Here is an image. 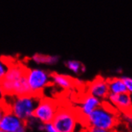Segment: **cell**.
Segmentation results:
<instances>
[{
	"label": "cell",
	"instance_id": "7c38bea8",
	"mask_svg": "<svg viewBox=\"0 0 132 132\" xmlns=\"http://www.w3.org/2000/svg\"><path fill=\"white\" fill-rule=\"evenodd\" d=\"M30 60L38 66H53L59 63V62L60 61V56L57 55L35 53L30 57Z\"/></svg>",
	"mask_w": 132,
	"mask_h": 132
},
{
	"label": "cell",
	"instance_id": "7a4b0ae2",
	"mask_svg": "<svg viewBox=\"0 0 132 132\" xmlns=\"http://www.w3.org/2000/svg\"><path fill=\"white\" fill-rule=\"evenodd\" d=\"M120 112L107 101H103L99 106L93 111L87 117L81 121L86 127H94L107 130H114L119 124Z\"/></svg>",
	"mask_w": 132,
	"mask_h": 132
},
{
	"label": "cell",
	"instance_id": "277c9868",
	"mask_svg": "<svg viewBox=\"0 0 132 132\" xmlns=\"http://www.w3.org/2000/svg\"><path fill=\"white\" fill-rule=\"evenodd\" d=\"M26 79L30 94L43 96L44 90L51 84V73L43 67H27Z\"/></svg>",
	"mask_w": 132,
	"mask_h": 132
},
{
	"label": "cell",
	"instance_id": "d6986e66",
	"mask_svg": "<svg viewBox=\"0 0 132 132\" xmlns=\"http://www.w3.org/2000/svg\"><path fill=\"white\" fill-rule=\"evenodd\" d=\"M44 130L46 132H59L57 129L55 127V126L53 125L52 122L44 124Z\"/></svg>",
	"mask_w": 132,
	"mask_h": 132
},
{
	"label": "cell",
	"instance_id": "44dd1931",
	"mask_svg": "<svg viewBox=\"0 0 132 132\" xmlns=\"http://www.w3.org/2000/svg\"><path fill=\"white\" fill-rule=\"evenodd\" d=\"M79 132H90V131L89 130V129H88L87 127H84V128H83V129H82Z\"/></svg>",
	"mask_w": 132,
	"mask_h": 132
},
{
	"label": "cell",
	"instance_id": "9c48e42d",
	"mask_svg": "<svg viewBox=\"0 0 132 132\" xmlns=\"http://www.w3.org/2000/svg\"><path fill=\"white\" fill-rule=\"evenodd\" d=\"M106 101L120 113H132L131 98L130 95L127 92L118 95L109 94Z\"/></svg>",
	"mask_w": 132,
	"mask_h": 132
},
{
	"label": "cell",
	"instance_id": "ba28073f",
	"mask_svg": "<svg viewBox=\"0 0 132 132\" xmlns=\"http://www.w3.org/2000/svg\"><path fill=\"white\" fill-rule=\"evenodd\" d=\"M87 93L102 101H106L110 94L106 79L97 76L87 84Z\"/></svg>",
	"mask_w": 132,
	"mask_h": 132
},
{
	"label": "cell",
	"instance_id": "30bf717a",
	"mask_svg": "<svg viewBox=\"0 0 132 132\" xmlns=\"http://www.w3.org/2000/svg\"><path fill=\"white\" fill-rule=\"evenodd\" d=\"M103 102V101L100 100L87 93L80 100V102L79 103V106L76 108L77 111L79 115L80 122L82 120H83L85 118L87 117L95 109H96L98 106H99L102 104Z\"/></svg>",
	"mask_w": 132,
	"mask_h": 132
},
{
	"label": "cell",
	"instance_id": "5bb4252c",
	"mask_svg": "<svg viewBox=\"0 0 132 132\" xmlns=\"http://www.w3.org/2000/svg\"><path fill=\"white\" fill-rule=\"evenodd\" d=\"M65 67L75 75H81L86 71V67L80 61L75 59H68L64 63Z\"/></svg>",
	"mask_w": 132,
	"mask_h": 132
},
{
	"label": "cell",
	"instance_id": "52a82bcc",
	"mask_svg": "<svg viewBox=\"0 0 132 132\" xmlns=\"http://www.w3.org/2000/svg\"><path fill=\"white\" fill-rule=\"evenodd\" d=\"M0 129L6 132H26L27 122L7 111L0 121Z\"/></svg>",
	"mask_w": 132,
	"mask_h": 132
},
{
	"label": "cell",
	"instance_id": "8fae6325",
	"mask_svg": "<svg viewBox=\"0 0 132 132\" xmlns=\"http://www.w3.org/2000/svg\"><path fill=\"white\" fill-rule=\"evenodd\" d=\"M51 84L61 89L70 90L75 86V79L65 74L51 73Z\"/></svg>",
	"mask_w": 132,
	"mask_h": 132
},
{
	"label": "cell",
	"instance_id": "9a60e30c",
	"mask_svg": "<svg viewBox=\"0 0 132 132\" xmlns=\"http://www.w3.org/2000/svg\"><path fill=\"white\" fill-rule=\"evenodd\" d=\"M11 59L0 57V82H1L6 75L9 67V64Z\"/></svg>",
	"mask_w": 132,
	"mask_h": 132
},
{
	"label": "cell",
	"instance_id": "603a6c76",
	"mask_svg": "<svg viewBox=\"0 0 132 132\" xmlns=\"http://www.w3.org/2000/svg\"><path fill=\"white\" fill-rule=\"evenodd\" d=\"M130 98H131V103H132V95H130Z\"/></svg>",
	"mask_w": 132,
	"mask_h": 132
},
{
	"label": "cell",
	"instance_id": "ffe728a7",
	"mask_svg": "<svg viewBox=\"0 0 132 132\" xmlns=\"http://www.w3.org/2000/svg\"><path fill=\"white\" fill-rule=\"evenodd\" d=\"M6 94L2 86L1 82H0V104L6 103Z\"/></svg>",
	"mask_w": 132,
	"mask_h": 132
},
{
	"label": "cell",
	"instance_id": "e0dca14e",
	"mask_svg": "<svg viewBox=\"0 0 132 132\" xmlns=\"http://www.w3.org/2000/svg\"><path fill=\"white\" fill-rule=\"evenodd\" d=\"M7 111H9V106L6 103L0 104V121H1L3 115L6 114Z\"/></svg>",
	"mask_w": 132,
	"mask_h": 132
},
{
	"label": "cell",
	"instance_id": "8992f818",
	"mask_svg": "<svg viewBox=\"0 0 132 132\" xmlns=\"http://www.w3.org/2000/svg\"><path fill=\"white\" fill-rule=\"evenodd\" d=\"M59 106L56 100L41 96L35 109L33 117L43 124L52 122Z\"/></svg>",
	"mask_w": 132,
	"mask_h": 132
},
{
	"label": "cell",
	"instance_id": "6da1fadb",
	"mask_svg": "<svg viewBox=\"0 0 132 132\" xmlns=\"http://www.w3.org/2000/svg\"><path fill=\"white\" fill-rule=\"evenodd\" d=\"M27 67L11 59L9 67L1 84L6 95H30V90L26 79Z\"/></svg>",
	"mask_w": 132,
	"mask_h": 132
},
{
	"label": "cell",
	"instance_id": "ac0fdd59",
	"mask_svg": "<svg viewBox=\"0 0 132 132\" xmlns=\"http://www.w3.org/2000/svg\"><path fill=\"white\" fill-rule=\"evenodd\" d=\"M90 132H117L114 130H107L103 128H98V127H87Z\"/></svg>",
	"mask_w": 132,
	"mask_h": 132
},
{
	"label": "cell",
	"instance_id": "3957f363",
	"mask_svg": "<svg viewBox=\"0 0 132 132\" xmlns=\"http://www.w3.org/2000/svg\"><path fill=\"white\" fill-rule=\"evenodd\" d=\"M41 96L32 94L25 95H7L6 103L9 110L23 121H28L33 117V114Z\"/></svg>",
	"mask_w": 132,
	"mask_h": 132
},
{
	"label": "cell",
	"instance_id": "5b68a950",
	"mask_svg": "<svg viewBox=\"0 0 132 132\" xmlns=\"http://www.w3.org/2000/svg\"><path fill=\"white\" fill-rule=\"evenodd\" d=\"M79 122L80 119L76 108L59 106L52 123L59 132H75Z\"/></svg>",
	"mask_w": 132,
	"mask_h": 132
},
{
	"label": "cell",
	"instance_id": "7402d4cb",
	"mask_svg": "<svg viewBox=\"0 0 132 132\" xmlns=\"http://www.w3.org/2000/svg\"><path fill=\"white\" fill-rule=\"evenodd\" d=\"M0 132H6V131H4V130H3L0 129Z\"/></svg>",
	"mask_w": 132,
	"mask_h": 132
},
{
	"label": "cell",
	"instance_id": "2e32d148",
	"mask_svg": "<svg viewBox=\"0 0 132 132\" xmlns=\"http://www.w3.org/2000/svg\"><path fill=\"white\" fill-rule=\"evenodd\" d=\"M122 79L127 87V93H129L130 95H132V78L128 76H123L122 77Z\"/></svg>",
	"mask_w": 132,
	"mask_h": 132
},
{
	"label": "cell",
	"instance_id": "4fadbf2b",
	"mask_svg": "<svg viewBox=\"0 0 132 132\" xmlns=\"http://www.w3.org/2000/svg\"><path fill=\"white\" fill-rule=\"evenodd\" d=\"M106 80L110 94L118 95L127 92L122 77H111L106 79Z\"/></svg>",
	"mask_w": 132,
	"mask_h": 132
}]
</instances>
